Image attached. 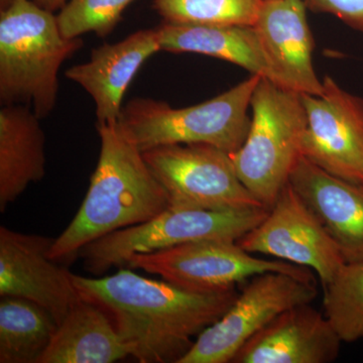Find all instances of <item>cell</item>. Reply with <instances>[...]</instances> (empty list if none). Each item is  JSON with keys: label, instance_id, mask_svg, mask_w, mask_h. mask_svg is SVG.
<instances>
[{"label": "cell", "instance_id": "17", "mask_svg": "<svg viewBox=\"0 0 363 363\" xmlns=\"http://www.w3.org/2000/svg\"><path fill=\"white\" fill-rule=\"evenodd\" d=\"M156 30L161 51L194 52L223 60L281 86L253 26L164 21Z\"/></svg>", "mask_w": 363, "mask_h": 363}, {"label": "cell", "instance_id": "9", "mask_svg": "<svg viewBox=\"0 0 363 363\" xmlns=\"http://www.w3.org/2000/svg\"><path fill=\"white\" fill-rule=\"evenodd\" d=\"M126 267L157 274L172 285L194 293H215L235 288L240 281L264 272H279L313 278L311 269L284 260L260 259L238 241L205 240L157 252L138 253Z\"/></svg>", "mask_w": 363, "mask_h": 363}, {"label": "cell", "instance_id": "21", "mask_svg": "<svg viewBox=\"0 0 363 363\" xmlns=\"http://www.w3.org/2000/svg\"><path fill=\"white\" fill-rule=\"evenodd\" d=\"M323 290L325 315L341 340H363V262L345 264Z\"/></svg>", "mask_w": 363, "mask_h": 363}, {"label": "cell", "instance_id": "22", "mask_svg": "<svg viewBox=\"0 0 363 363\" xmlns=\"http://www.w3.org/2000/svg\"><path fill=\"white\" fill-rule=\"evenodd\" d=\"M262 0H152L164 21L190 25L253 26Z\"/></svg>", "mask_w": 363, "mask_h": 363}, {"label": "cell", "instance_id": "23", "mask_svg": "<svg viewBox=\"0 0 363 363\" xmlns=\"http://www.w3.org/2000/svg\"><path fill=\"white\" fill-rule=\"evenodd\" d=\"M135 0H69L57 18L67 39L88 33L105 38L112 33L128 6Z\"/></svg>", "mask_w": 363, "mask_h": 363}, {"label": "cell", "instance_id": "20", "mask_svg": "<svg viewBox=\"0 0 363 363\" xmlns=\"http://www.w3.org/2000/svg\"><path fill=\"white\" fill-rule=\"evenodd\" d=\"M58 323L32 301L4 296L0 300V363H38Z\"/></svg>", "mask_w": 363, "mask_h": 363}, {"label": "cell", "instance_id": "26", "mask_svg": "<svg viewBox=\"0 0 363 363\" xmlns=\"http://www.w3.org/2000/svg\"><path fill=\"white\" fill-rule=\"evenodd\" d=\"M11 1H13V0H0V11L6 9V7L11 4Z\"/></svg>", "mask_w": 363, "mask_h": 363}, {"label": "cell", "instance_id": "8", "mask_svg": "<svg viewBox=\"0 0 363 363\" xmlns=\"http://www.w3.org/2000/svg\"><path fill=\"white\" fill-rule=\"evenodd\" d=\"M314 278L269 272L248 279L225 314L195 339L179 363L233 362L240 348L272 320L316 298Z\"/></svg>", "mask_w": 363, "mask_h": 363}, {"label": "cell", "instance_id": "2", "mask_svg": "<svg viewBox=\"0 0 363 363\" xmlns=\"http://www.w3.org/2000/svg\"><path fill=\"white\" fill-rule=\"evenodd\" d=\"M100 154L96 169L80 209L58 238L49 257L72 262L98 238L119 229L138 225L168 209L166 190L147 166L143 152L118 123H96Z\"/></svg>", "mask_w": 363, "mask_h": 363}, {"label": "cell", "instance_id": "18", "mask_svg": "<svg viewBox=\"0 0 363 363\" xmlns=\"http://www.w3.org/2000/svg\"><path fill=\"white\" fill-rule=\"evenodd\" d=\"M40 118L26 105L0 109V212L45 175V135Z\"/></svg>", "mask_w": 363, "mask_h": 363}, {"label": "cell", "instance_id": "6", "mask_svg": "<svg viewBox=\"0 0 363 363\" xmlns=\"http://www.w3.org/2000/svg\"><path fill=\"white\" fill-rule=\"evenodd\" d=\"M266 207L233 211L168 209L143 223L119 229L92 241L79 252L86 271L101 276L147 253L205 240L238 241L264 220Z\"/></svg>", "mask_w": 363, "mask_h": 363}, {"label": "cell", "instance_id": "12", "mask_svg": "<svg viewBox=\"0 0 363 363\" xmlns=\"http://www.w3.org/2000/svg\"><path fill=\"white\" fill-rule=\"evenodd\" d=\"M54 238L0 227V296L32 301L58 325L81 300L73 274L49 257Z\"/></svg>", "mask_w": 363, "mask_h": 363}, {"label": "cell", "instance_id": "4", "mask_svg": "<svg viewBox=\"0 0 363 363\" xmlns=\"http://www.w3.org/2000/svg\"><path fill=\"white\" fill-rule=\"evenodd\" d=\"M259 76L252 75L203 104L174 108L152 98H135L118 124L142 152L169 145H208L229 154L240 149L250 130L248 114Z\"/></svg>", "mask_w": 363, "mask_h": 363}, {"label": "cell", "instance_id": "7", "mask_svg": "<svg viewBox=\"0 0 363 363\" xmlns=\"http://www.w3.org/2000/svg\"><path fill=\"white\" fill-rule=\"evenodd\" d=\"M143 155L166 190L172 209L233 211L266 207L243 185L225 150L208 145H169Z\"/></svg>", "mask_w": 363, "mask_h": 363}, {"label": "cell", "instance_id": "16", "mask_svg": "<svg viewBox=\"0 0 363 363\" xmlns=\"http://www.w3.org/2000/svg\"><path fill=\"white\" fill-rule=\"evenodd\" d=\"M289 183L317 215L346 264L363 262V186L332 175L304 156Z\"/></svg>", "mask_w": 363, "mask_h": 363}, {"label": "cell", "instance_id": "24", "mask_svg": "<svg viewBox=\"0 0 363 363\" xmlns=\"http://www.w3.org/2000/svg\"><path fill=\"white\" fill-rule=\"evenodd\" d=\"M305 4L310 11L332 14L363 33V0H305Z\"/></svg>", "mask_w": 363, "mask_h": 363}, {"label": "cell", "instance_id": "14", "mask_svg": "<svg viewBox=\"0 0 363 363\" xmlns=\"http://www.w3.org/2000/svg\"><path fill=\"white\" fill-rule=\"evenodd\" d=\"M312 303L295 306L267 325L231 363H330L340 353L337 331Z\"/></svg>", "mask_w": 363, "mask_h": 363}, {"label": "cell", "instance_id": "13", "mask_svg": "<svg viewBox=\"0 0 363 363\" xmlns=\"http://www.w3.org/2000/svg\"><path fill=\"white\" fill-rule=\"evenodd\" d=\"M307 9L305 0H262L253 26L281 87L319 96L324 85L313 65Z\"/></svg>", "mask_w": 363, "mask_h": 363}, {"label": "cell", "instance_id": "15", "mask_svg": "<svg viewBox=\"0 0 363 363\" xmlns=\"http://www.w3.org/2000/svg\"><path fill=\"white\" fill-rule=\"evenodd\" d=\"M157 52L161 48L156 28L138 30L121 42L93 49L87 62L71 67L65 76L92 97L97 123H118L128 86Z\"/></svg>", "mask_w": 363, "mask_h": 363}, {"label": "cell", "instance_id": "5", "mask_svg": "<svg viewBox=\"0 0 363 363\" xmlns=\"http://www.w3.org/2000/svg\"><path fill=\"white\" fill-rule=\"evenodd\" d=\"M250 109L247 138L231 159L243 185L269 209L303 156L307 113L301 93L266 78L253 91Z\"/></svg>", "mask_w": 363, "mask_h": 363}, {"label": "cell", "instance_id": "10", "mask_svg": "<svg viewBox=\"0 0 363 363\" xmlns=\"http://www.w3.org/2000/svg\"><path fill=\"white\" fill-rule=\"evenodd\" d=\"M238 243L252 255H269L311 269L322 286L330 283L346 264L335 241L290 183L264 220Z\"/></svg>", "mask_w": 363, "mask_h": 363}, {"label": "cell", "instance_id": "3", "mask_svg": "<svg viewBox=\"0 0 363 363\" xmlns=\"http://www.w3.org/2000/svg\"><path fill=\"white\" fill-rule=\"evenodd\" d=\"M67 39L54 13L32 0L0 11V102L26 105L43 119L56 106L60 68L82 48Z\"/></svg>", "mask_w": 363, "mask_h": 363}, {"label": "cell", "instance_id": "1", "mask_svg": "<svg viewBox=\"0 0 363 363\" xmlns=\"http://www.w3.org/2000/svg\"><path fill=\"white\" fill-rule=\"evenodd\" d=\"M72 278L80 298L106 313L140 363H179L193 338L220 319L238 296L235 288L189 292L130 269L100 279Z\"/></svg>", "mask_w": 363, "mask_h": 363}, {"label": "cell", "instance_id": "11", "mask_svg": "<svg viewBox=\"0 0 363 363\" xmlns=\"http://www.w3.org/2000/svg\"><path fill=\"white\" fill-rule=\"evenodd\" d=\"M319 96L302 94L307 128L302 155L332 175L363 186V99L329 76Z\"/></svg>", "mask_w": 363, "mask_h": 363}, {"label": "cell", "instance_id": "25", "mask_svg": "<svg viewBox=\"0 0 363 363\" xmlns=\"http://www.w3.org/2000/svg\"><path fill=\"white\" fill-rule=\"evenodd\" d=\"M32 1L40 9L55 13L56 11L63 9L64 6L68 4L69 0H32Z\"/></svg>", "mask_w": 363, "mask_h": 363}, {"label": "cell", "instance_id": "19", "mask_svg": "<svg viewBox=\"0 0 363 363\" xmlns=\"http://www.w3.org/2000/svg\"><path fill=\"white\" fill-rule=\"evenodd\" d=\"M131 355L106 313L81 298L58 325L38 363H112Z\"/></svg>", "mask_w": 363, "mask_h": 363}]
</instances>
